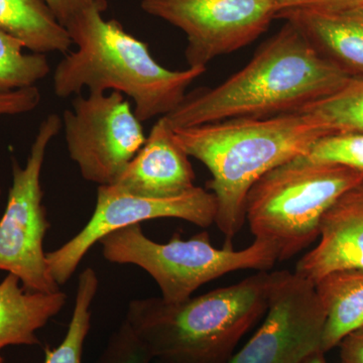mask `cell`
I'll list each match as a JSON object with an SVG mask.
<instances>
[{
  "instance_id": "3957f363",
  "label": "cell",
  "mask_w": 363,
  "mask_h": 363,
  "mask_svg": "<svg viewBox=\"0 0 363 363\" xmlns=\"http://www.w3.org/2000/svg\"><path fill=\"white\" fill-rule=\"evenodd\" d=\"M104 9L92 6L65 26L74 51L64 55L52 77L60 98L89 92L117 91L133 100L140 123L166 116L184 101L186 90L206 71L188 67L173 71L157 63L149 45L133 37L116 20H105Z\"/></svg>"
},
{
  "instance_id": "cb8c5ba5",
  "label": "cell",
  "mask_w": 363,
  "mask_h": 363,
  "mask_svg": "<svg viewBox=\"0 0 363 363\" xmlns=\"http://www.w3.org/2000/svg\"><path fill=\"white\" fill-rule=\"evenodd\" d=\"M274 4L277 14L290 9H311L336 13L363 9V0H274Z\"/></svg>"
},
{
  "instance_id": "8992f818",
  "label": "cell",
  "mask_w": 363,
  "mask_h": 363,
  "mask_svg": "<svg viewBox=\"0 0 363 363\" xmlns=\"http://www.w3.org/2000/svg\"><path fill=\"white\" fill-rule=\"evenodd\" d=\"M104 259L118 264H133L152 277L166 302L179 303L209 281L241 269L267 271L278 262L269 243L255 240L245 250L216 248L207 231L187 240L179 233L166 243L150 240L140 224L119 229L99 241Z\"/></svg>"
},
{
  "instance_id": "83f0119b",
  "label": "cell",
  "mask_w": 363,
  "mask_h": 363,
  "mask_svg": "<svg viewBox=\"0 0 363 363\" xmlns=\"http://www.w3.org/2000/svg\"><path fill=\"white\" fill-rule=\"evenodd\" d=\"M0 363H4V358L1 357V355H0Z\"/></svg>"
},
{
  "instance_id": "d6986e66",
  "label": "cell",
  "mask_w": 363,
  "mask_h": 363,
  "mask_svg": "<svg viewBox=\"0 0 363 363\" xmlns=\"http://www.w3.org/2000/svg\"><path fill=\"white\" fill-rule=\"evenodd\" d=\"M301 111L313 114L330 133H363V77H351L335 92Z\"/></svg>"
},
{
  "instance_id": "ffe728a7",
  "label": "cell",
  "mask_w": 363,
  "mask_h": 363,
  "mask_svg": "<svg viewBox=\"0 0 363 363\" xmlns=\"http://www.w3.org/2000/svg\"><path fill=\"white\" fill-rule=\"evenodd\" d=\"M26 49L21 40L0 30V94L35 86L51 72L45 55Z\"/></svg>"
},
{
  "instance_id": "2e32d148",
  "label": "cell",
  "mask_w": 363,
  "mask_h": 363,
  "mask_svg": "<svg viewBox=\"0 0 363 363\" xmlns=\"http://www.w3.org/2000/svg\"><path fill=\"white\" fill-rule=\"evenodd\" d=\"M315 288L325 311L321 343L325 354L363 327V271L333 272L317 281Z\"/></svg>"
},
{
  "instance_id": "484cf974",
  "label": "cell",
  "mask_w": 363,
  "mask_h": 363,
  "mask_svg": "<svg viewBox=\"0 0 363 363\" xmlns=\"http://www.w3.org/2000/svg\"><path fill=\"white\" fill-rule=\"evenodd\" d=\"M341 363H363V327L341 341Z\"/></svg>"
},
{
  "instance_id": "44dd1931",
  "label": "cell",
  "mask_w": 363,
  "mask_h": 363,
  "mask_svg": "<svg viewBox=\"0 0 363 363\" xmlns=\"http://www.w3.org/2000/svg\"><path fill=\"white\" fill-rule=\"evenodd\" d=\"M313 164L363 172V133H331L318 138L302 157Z\"/></svg>"
},
{
  "instance_id": "6da1fadb",
  "label": "cell",
  "mask_w": 363,
  "mask_h": 363,
  "mask_svg": "<svg viewBox=\"0 0 363 363\" xmlns=\"http://www.w3.org/2000/svg\"><path fill=\"white\" fill-rule=\"evenodd\" d=\"M351 77L286 21L245 68L216 87L186 95L164 117L176 130L228 119L281 116L328 96Z\"/></svg>"
},
{
  "instance_id": "5b68a950",
  "label": "cell",
  "mask_w": 363,
  "mask_h": 363,
  "mask_svg": "<svg viewBox=\"0 0 363 363\" xmlns=\"http://www.w3.org/2000/svg\"><path fill=\"white\" fill-rule=\"evenodd\" d=\"M362 184L363 172L297 157L272 169L252 186L245 219L255 240L271 245L278 262H285L319 238L324 215Z\"/></svg>"
},
{
  "instance_id": "4316f807",
  "label": "cell",
  "mask_w": 363,
  "mask_h": 363,
  "mask_svg": "<svg viewBox=\"0 0 363 363\" xmlns=\"http://www.w3.org/2000/svg\"><path fill=\"white\" fill-rule=\"evenodd\" d=\"M304 363H327L323 352H317L311 355Z\"/></svg>"
},
{
  "instance_id": "ba28073f",
  "label": "cell",
  "mask_w": 363,
  "mask_h": 363,
  "mask_svg": "<svg viewBox=\"0 0 363 363\" xmlns=\"http://www.w3.org/2000/svg\"><path fill=\"white\" fill-rule=\"evenodd\" d=\"M72 104L62 118L69 156L86 181L113 185L147 140L143 123L117 91L80 93Z\"/></svg>"
},
{
  "instance_id": "f1b7e54d",
  "label": "cell",
  "mask_w": 363,
  "mask_h": 363,
  "mask_svg": "<svg viewBox=\"0 0 363 363\" xmlns=\"http://www.w3.org/2000/svg\"><path fill=\"white\" fill-rule=\"evenodd\" d=\"M0 196H1V189H0Z\"/></svg>"
},
{
  "instance_id": "9a60e30c",
  "label": "cell",
  "mask_w": 363,
  "mask_h": 363,
  "mask_svg": "<svg viewBox=\"0 0 363 363\" xmlns=\"http://www.w3.org/2000/svg\"><path fill=\"white\" fill-rule=\"evenodd\" d=\"M65 293L26 290L20 279L9 274L0 283V350L7 346L39 345L37 332L62 311Z\"/></svg>"
},
{
  "instance_id": "7a4b0ae2",
  "label": "cell",
  "mask_w": 363,
  "mask_h": 363,
  "mask_svg": "<svg viewBox=\"0 0 363 363\" xmlns=\"http://www.w3.org/2000/svg\"><path fill=\"white\" fill-rule=\"evenodd\" d=\"M327 135L330 131L319 119L303 111L174 130L182 149L211 174L207 190L216 198L215 224L225 238V247H233L247 221L245 204L252 186L272 169L304 157Z\"/></svg>"
},
{
  "instance_id": "7402d4cb",
  "label": "cell",
  "mask_w": 363,
  "mask_h": 363,
  "mask_svg": "<svg viewBox=\"0 0 363 363\" xmlns=\"http://www.w3.org/2000/svg\"><path fill=\"white\" fill-rule=\"evenodd\" d=\"M152 360L147 346L124 320L112 334L97 363H150Z\"/></svg>"
},
{
  "instance_id": "9c48e42d",
  "label": "cell",
  "mask_w": 363,
  "mask_h": 363,
  "mask_svg": "<svg viewBox=\"0 0 363 363\" xmlns=\"http://www.w3.org/2000/svg\"><path fill=\"white\" fill-rule=\"evenodd\" d=\"M216 212L213 193L197 186L167 199L136 197L99 186L90 220L62 247L47 252L48 269L57 285H65L93 245L114 231L161 218L182 219L207 228L215 223Z\"/></svg>"
},
{
  "instance_id": "52a82bcc",
  "label": "cell",
  "mask_w": 363,
  "mask_h": 363,
  "mask_svg": "<svg viewBox=\"0 0 363 363\" xmlns=\"http://www.w3.org/2000/svg\"><path fill=\"white\" fill-rule=\"evenodd\" d=\"M61 128V117L49 114L40 124L25 167L13 157V184L0 218V271L18 277L30 292L61 291L48 269L44 240L50 222L40 184L48 147Z\"/></svg>"
},
{
  "instance_id": "8fae6325",
  "label": "cell",
  "mask_w": 363,
  "mask_h": 363,
  "mask_svg": "<svg viewBox=\"0 0 363 363\" xmlns=\"http://www.w3.org/2000/svg\"><path fill=\"white\" fill-rule=\"evenodd\" d=\"M324 323L314 284L296 272L281 271L264 323L226 363H304L322 352Z\"/></svg>"
},
{
  "instance_id": "7c38bea8",
  "label": "cell",
  "mask_w": 363,
  "mask_h": 363,
  "mask_svg": "<svg viewBox=\"0 0 363 363\" xmlns=\"http://www.w3.org/2000/svg\"><path fill=\"white\" fill-rule=\"evenodd\" d=\"M195 180L190 157L176 142L166 117L162 116L142 149L109 187L136 197L167 199L194 189Z\"/></svg>"
},
{
  "instance_id": "30bf717a",
  "label": "cell",
  "mask_w": 363,
  "mask_h": 363,
  "mask_svg": "<svg viewBox=\"0 0 363 363\" xmlns=\"http://www.w3.org/2000/svg\"><path fill=\"white\" fill-rule=\"evenodd\" d=\"M140 7L185 33L189 67L252 44L277 16L274 0H142Z\"/></svg>"
},
{
  "instance_id": "603a6c76",
  "label": "cell",
  "mask_w": 363,
  "mask_h": 363,
  "mask_svg": "<svg viewBox=\"0 0 363 363\" xmlns=\"http://www.w3.org/2000/svg\"><path fill=\"white\" fill-rule=\"evenodd\" d=\"M42 94L37 86L0 94V116H18L35 111Z\"/></svg>"
},
{
  "instance_id": "ac0fdd59",
  "label": "cell",
  "mask_w": 363,
  "mask_h": 363,
  "mask_svg": "<svg viewBox=\"0 0 363 363\" xmlns=\"http://www.w3.org/2000/svg\"><path fill=\"white\" fill-rule=\"evenodd\" d=\"M99 281L94 269H85L78 279L75 304L68 330L55 348H45V363H83L84 343L91 327L92 303L96 297Z\"/></svg>"
},
{
  "instance_id": "5bb4252c",
  "label": "cell",
  "mask_w": 363,
  "mask_h": 363,
  "mask_svg": "<svg viewBox=\"0 0 363 363\" xmlns=\"http://www.w3.org/2000/svg\"><path fill=\"white\" fill-rule=\"evenodd\" d=\"M276 18L295 26L321 56L346 73L363 74V9L336 13L290 9Z\"/></svg>"
},
{
  "instance_id": "4fadbf2b",
  "label": "cell",
  "mask_w": 363,
  "mask_h": 363,
  "mask_svg": "<svg viewBox=\"0 0 363 363\" xmlns=\"http://www.w3.org/2000/svg\"><path fill=\"white\" fill-rule=\"evenodd\" d=\"M319 242L298 260L296 274L316 284L333 272L363 271V184L327 211Z\"/></svg>"
},
{
  "instance_id": "e0dca14e",
  "label": "cell",
  "mask_w": 363,
  "mask_h": 363,
  "mask_svg": "<svg viewBox=\"0 0 363 363\" xmlns=\"http://www.w3.org/2000/svg\"><path fill=\"white\" fill-rule=\"evenodd\" d=\"M0 30L37 54H67L73 45L44 0H0Z\"/></svg>"
},
{
  "instance_id": "d4e9b609",
  "label": "cell",
  "mask_w": 363,
  "mask_h": 363,
  "mask_svg": "<svg viewBox=\"0 0 363 363\" xmlns=\"http://www.w3.org/2000/svg\"><path fill=\"white\" fill-rule=\"evenodd\" d=\"M62 26H66L79 13L92 6H99L105 11L108 6L107 0H44Z\"/></svg>"
},
{
  "instance_id": "277c9868",
  "label": "cell",
  "mask_w": 363,
  "mask_h": 363,
  "mask_svg": "<svg viewBox=\"0 0 363 363\" xmlns=\"http://www.w3.org/2000/svg\"><path fill=\"white\" fill-rule=\"evenodd\" d=\"M281 271H262L234 285L169 303L131 301L125 321L157 363H226L264 312Z\"/></svg>"
}]
</instances>
